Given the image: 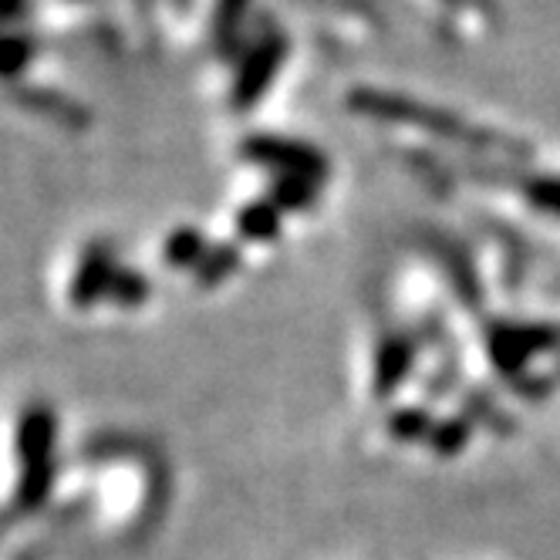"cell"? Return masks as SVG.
<instances>
[{
    "label": "cell",
    "instance_id": "8",
    "mask_svg": "<svg viewBox=\"0 0 560 560\" xmlns=\"http://www.w3.org/2000/svg\"><path fill=\"white\" fill-rule=\"evenodd\" d=\"M406 365H409V348H406V345H398V341L388 345V348L382 351V362H378V388L395 385L398 378H402Z\"/></svg>",
    "mask_w": 560,
    "mask_h": 560
},
{
    "label": "cell",
    "instance_id": "7",
    "mask_svg": "<svg viewBox=\"0 0 560 560\" xmlns=\"http://www.w3.org/2000/svg\"><path fill=\"white\" fill-rule=\"evenodd\" d=\"M524 192L537 210L560 217V176H534L524 183Z\"/></svg>",
    "mask_w": 560,
    "mask_h": 560
},
{
    "label": "cell",
    "instance_id": "13",
    "mask_svg": "<svg viewBox=\"0 0 560 560\" xmlns=\"http://www.w3.org/2000/svg\"><path fill=\"white\" fill-rule=\"evenodd\" d=\"M18 4H21V0H0V18H14Z\"/></svg>",
    "mask_w": 560,
    "mask_h": 560
},
{
    "label": "cell",
    "instance_id": "10",
    "mask_svg": "<svg viewBox=\"0 0 560 560\" xmlns=\"http://www.w3.org/2000/svg\"><path fill=\"white\" fill-rule=\"evenodd\" d=\"M24 55H27V48L21 45V37H4V42H0V74L18 71Z\"/></svg>",
    "mask_w": 560,
    "mask_h": 560
},
{
    "label": "cell",
    "instance_id": "1",
    "mask_svg": "<svg viewBox=\"0 0 560 560\" xmlns=\"http://www.w3.org/2000/svg\"><path fill=\"white\" fill-rule=\"evenodd\" d=\"M348 102L362 115L385 118V122H402V126L432 132L439 139H459V142H469V145H497V139L490 132L469 129L463 118H456V115H450L443 108H432L425 102H412V98H402V95H382V92H354Z\"/></svg>",
    "mask_w": 560,
    "mask_h": 560
},
{
    "label": "cell",
    "instance_id": "14",
    "mask_svg": "<svg viewBox=\"0 0 560 560\" xmlns=\"http://www.w3.org/2000/svg\"><path fill=\"white\" fill-rule=\"evenodd\" d=\"M446 4H463V0H446Z\"/></svg>",
    "mask_w": 560,
    "mask_h": 560
},
{
    "label": "cell",
    "instance_id": "11",
    "mask_svg": "<svg viewBox=\"0 0 560 560\" xmlns=\"http://www.w3.org/2000/svg\"><path fill=\"white\" fill-rule=\"evenodd\" d=\"M199 250H203V240H199L196 233H179V236L173 240V247H170L173 260H179V264L196 260V257H199Z\"/></svg>",
    "mask_w": 560,
    "mask_h": 560
},
{
    "label": "cell",
    "instance_id": "3",
    "mask_svg": "<svg viewBox=\"0 0 560 560\" xmlns=\"http://www.w3.org/2000/svg\"><path fill=\"white\" fill-rule=\"evenodd\" d=\"M284 55H288V42L280 34L264 37V42L247 55L244 68H240V74H236V85H233V105L236 108H250L260 102V95L273 82L280 61H284Z\"/></svg>",
    "mask_w": 560,
    "mask_h": 560
},
{
    "label": "cell",
    "instance_id": "2",
    "mask_svg": "<svg viewBox=\"0 0 560 560\" xmlns=\"http://www.w3.org/2000/svg\"><path fill=\"white\" fill-rule=\"evenodd\" d=\"M244 152L257 163L277 170L280 176H304V179H314L322 183L325 173H328V163L325 155L317 152L314 145H304V142H284V139H250L244 145Z\"/></svg>",
    "mask_w": 560,
    "mask_h": 560
},
{
    "label": "cell",
    "instance_id": "9",
    "mask_svg": "<svg viewBox=\"0 0 560 560\" xmlns=\"http://www.w3.org/2000/svg\"><path fill=\"white\" fill-rule=\"evenodd\" d=\"M250 0H220L217 8V34L220 37H233L240 21H244V11H247Z\"/></svg>",
    "mask_w": 560,
    "mask_h": 560
},
{
    "label": "cell",
    "instance_id": "5",
    "mask_svg": "<svg viewBox=\"0 0 560 560\" xmlns=\"http://www.w3.org/2000/svg\"><path fill=\"white\" fill-rule=\"evenodd\" d=\"M317 186L322 183H314V179H304V176H280L277 186H273V196H270V203L280 207V210H301L307 207Z\"/></svg>",
    "mask_w": 560,
    "mask_h": 560
},
{
    "label": "cell",
    "instance_id": "4",
    "mask_svg": "<svg viewBox=\"0 0 560 560\" xmlns=\"http://www.w3.org/2000/svg\"><path fill=\"white\" fill-rule=\"evenodd\" d=\"M550 341L553 338L544 328H506L503 325V328L493 331V358L506 372H513V369L524 365L534 351L547 348Z\"/></svg>",
    "mask_w": 560,
    "mask_h": 560
},
{
    "label": "cell",
    "instance_id": "6",
    "mask_svg": "<svg viewBox=\"0 0 560 560\" xmlns=\"http://www.w3.org/2000/svg\"><path fill=\"white\" fill-rule=\"evenodd\" d=\"M277 226H280V207L273 203H254L250 210L240 213V230L250 240H270L277 236Z\"/></svg>",
    "mask_w": 560,
    "mask_h": 560
},
{
    "label": "cell",
    "instance_id": "12",
    "mask_svg": "<svg viewBox=\"0 0 560 560\" xmlns=\"http://www.w3.org/2000/svg\"><path fill=\"white\" fill-rule=\"evenodd\" d=\"M406 419H409V422H395V432H398V435H419V432H425V416L406 412Z\"/></svg>",
    "mask_w": 560,
    "mask_h": 560
}]
</instances>
